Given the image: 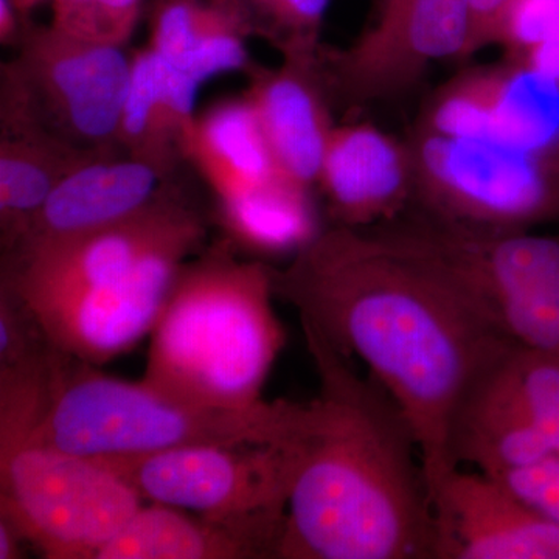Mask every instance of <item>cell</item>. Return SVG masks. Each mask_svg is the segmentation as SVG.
<instances>
[{
    "label": "cell",
    "instance_id": "obj_1",
    "mask_svg": "<svg viewBox=\"0 0 559 559\" xmlns=\"http://www.w3.org/2000/svg\"><path fill=\"white\" fill-rule=\"evenodd\" d=\"M275 296L301 325L358 358L407 419L430 500L455 468L451 429L489 360L509 344L466 294L380 226L319 230L285 270Z\"/></svg>",
    "mask_w": 559,
    "mask_h": 559
},
{
    "label": "cell",
    "instance_id": "obj_2",
    "mask_svg": "<svg viewBox=\"0 0 559 559\" xmlns=\"http://www.w3.org/2000/svg\"><path fill=\"white\" fill-rule=\"evenodd\" d=\"M318 395L283 441L289 480L280 559H436L421 452L388 392L301 325Z\"/></svg>",
    "mask_w": 559,
    "mask_h": 559
},
{
    "label": "cell",
    "instance_id": "obj_3",
    "mask_svg": "<svg viewBox=\"0 0 559 559\" xmlns=\"http://www.w3.org/2000/svg\"><path fill=\"white\" fill-rule=\"evenodd\" d=\"M274 299L271 266L229 245L187 261L151 331L142 380L201 406H259L285 345Z\"/></svg>",
    "mask_w": 559,
    "mask_h": 559
},
{
    "label": "cell",
    "instance_id": "obj_4",
    "mask_svg": "<svg viewBox=\"0 0 559 559\" xmlns=\"http://www.w3.org/2000/svg\"><path fill=\"white\" fill-rule=\"evenodd\" d=\"M299 414L300 401L289 400H264L248 409L201 406L143 380L109 377L58 349L35 432L61 450L108 460L193 444L283 443Z\"/></svg>",
    "mask_w": 559,
    "mask_h": 559
},
{
    "label": "cell",
    "instance_id": "obj_5",
    "mask_svg": "<svg viewBox=\"0 0 559 559\" xmlns=\"http://www.w3.org/2000/svg\"><path fill=\"white\" fill-rule=\"evenodd\" d=\"M39 419L0 423V516L50 559H97L143 506L98 459L36 436Z\"/></svg>",
    "mask_w": 559,
    "mask_h": 559
},
{
    "label": "cell",
    "instance_id": "obj_6",
    "mask_svg": "<svg viewBox=\"0 0 559 559\" xmlns=\"http://www.w3.org/2000/svg\"><path fill=\"white\" fill-rule=\"evenodd\" d=\"M180 153L215 194L230 242L264 255H294L318 235L310 190L280 168L248 98L194 117Z\"/></svg>",
    "mask_w": 559,
    "mask_h": 559
},
{
    "label": "cell",
    "instance_id": "obj_7",
    "mask_svg": "<svg viewBox=\"0 0 559 559\" xmlns=\"http://www.w3.org/2000/svg\"><path fill=\"white\" fill-rule=\"evenodd\" d=\"M419 210L489 230L559 219V164L488 140L419 132L411 151Z\"/></svg>",
    "mask_w": 559,
    "mask_h": 559
},
{
    "label": "cell",
    "instance_id": "obj_8",
    "mask_svg": "<svg viewBox=\"0 0 559 559\" xmlns=\"http://www.w3.org/2000/svg\"><path fill=\"white\" fill-rule=\"evenodd\" d=\"M450 452L492 477L558 455L559 359L509 342L460 404Z\"/></svg>",
    "mask_w": 559,
    "mask_h": 559
},
{
    "label": "cell",
    "instance_id": "obj_9",
    "mask_svg": "<svg viewBox=\"0 0 559 559\" xmlns=\"http://www.w3.org/2000/svg\"><path fill=\"white\" fill-rule=\"evenodd\" d=\"M131 58L120 47L70 38L49 27L28 33L3 87L66 142L109 153L119 146Z\"/></svg>",
    "mask_w": 559,
    "mask_h": 559
},
{
    "label": "cell",
    "instance_id": "obj_10",
    "mask_svg": "<svg viewBox=\"0 0 559 559\" xmlns=\"http://www.w3.org/2000/svg\"><path fill=\"white\" fill-rule=\"evenodd\" d=\"M102 462L151 503L218 520L283 521L285 514V443L193 444Z\"/></svg>",
    "mask_w": 559,
    "mask_h": 559
},
{
    "label": "cell",
    "instance_id": "obj_11",
    "mask_svg": "<svg viewBox=\"0 0 559 559\" xmlns=\"http://www.w3.org/2000/svg\"><path fill=\"white\" fill-rule=\"evenodd\" d=\"M167 190L130 219L57 245L11 253L3 264L2 283L36 311L76 294L117 285L175 242L202 241L204 223L197 210Z\"/></svg>",
    "mask_w": 559,
    "mask_h": 559
},
{
    "label": "cell",
    "instance_id": "obj_12",
    "mask_svg": "<svg viewBox=\"0 0 559 559\" xmlns=\"http://www.w3.org/2000/svg\"><path fill=\"white\" fill-rule=\"evenodd\" d=\"M201 241H179L151 255L130 277L32 311L55 348L103 366L148 336L179 271Z\"/></svg>",
    "mask_w": 559,
    "mask_h": 559
},
{
    "label": "cell",
    "instance_id": "obj_13",
    "mask_svg": "<svg viewBox=\"0 0 559 559\" xmlns=\"http://www.w3.org/2000/svg\"><path fill=\"white\" fill-rule=\"evenodd\" d=\"M468 0H384L380 20L334 62L337 90L362 102L406 90L432 62L471 53Z\"/></svg>",
    "mask_w": 559,
    "mask_h": 559
},
{
    "label": "cell",
    "instance_id": "obj_14",
    "mask_svg": "<svg viewBox=\"0 0 559 559\" xmlns=\"http://www.w3.org/2000/svg\"><path fill=\"white\" fill-rule=\"evenodd\" d=\"M436 559H559V525L481 471L455 466L432 495Z\"/></svg>",
    "mask_w": 559,
    "mask_h": 559
},
{
    "label": "cell",
    "instance_id": "obj_15",
    "mask_svg": "<svg viewBox=\"0 0 559 559\" xmlns=\"http://www.w3.org/2000/svg\"><path fill=\"white\" fill-rule=\"evenodd\" d=\"M168 168L106 153L58 183L11 253L57 245L119 224L150 207L165 191Z\"/></svg>",
    "mask_w": 559,
    "mask_h": 559
},
{
    "label": "cell",
    "instance_id": "obj_16",
    "mask_svg": "<svg viewBox=\"0 0 559 559\" xmlns=\"http://www.w3.org/2000/svg\"><path fill=\"white\" fill-rule=\"evenodd\" d=\"M318 182L337 224L380 226L406 212L414 190L411 151L370 124L333 127Z\"/></svg>",
    "mask_w": 559,
    "mask_h": 559
},
{
    "label": "cell",
    "instance_id": "obj_17",
    "mask_svg": "<svg viewBox=\"0 0 559 559\" xmlns=\"http://www.w3.org/2000/svg\"><path fill=\"white\" fill-rule=\"evenodd\" d=\"M282 520H218L151 503L103 547L97 559L277 558Z\"/></svg>",
    "mask_w": 559,
    "mask_h": 559
},
{
    "label": "cell",
    "instance_id": "obj_18",
    "mask_svg": "<svg viewBox=\"0 0 559 559\" xmlns=\"http://www.w3.org/2000/svg\"><path fill=\"white\" fill-rule=\"evenodd\" d=\"M102 154L106 153L79 148L58 138L20 98L2 92L0 229L7 252L16 248L58 183Z\"/></svg>",
    "mask_w": 559,
    "mask_h": 559
},
{
    "label": "cell",
    "instance_id": "obj_19",
    "mask_svg": "<svg viewBox=\"0 0 559 559\" xmlns=\"http://www.w3.org/2000/svg\"><path fill=\"white\" fill-rule=\"evenodd\" d=\"M308 57L293 53V60L282 69L261 73L246 98L280 168L310 190L319 180L333 127L307 68Z\"/></svg>",
    "mask_w": 559,
    "mask_h": 559
},
{
    "label": "cell",
    "instance_id": "obj_20",
    "mask_svg": "<svg viewBox=\"0 0 559 559\" xmlns=\"http://www.w3.org/2000/svg\"><path fill=\"white\" fill-rule=\"evenodd\" d=\"M200 87L150 47L139 51L131 58L119 146L130 156L170 167L173 154L180 151L183 131L197 117Z\"/></svg>",
    "mask_w": 559,
    "mask_h": 559
},
{
    "label": "cell",
    "instance_id": "obj_21",
    "mask_svg": "<svg viewBox=\"0 0 559 559\" xmlns=\"http://www.w3.org/2000/svg\"><path fill=\"white\" fill-rule=\"evenodd\" d=\"M245 28L230 7L171 0L154 20L148 47L202 86L213 76L248 66Z\"/></svg>",
    "mask_w": 559,
    "mask_h": 559
},
{
    "label": "cell",
    "instance_id": "obj_22",
    "mask_svg": "<svg viewBox=\"0 0 559 559\" xmlns=\"http://www.w3.org/2000/svg\"><path fill=\"white\" fill-rule=\"evenodd\" d=\"M488 140L535 156L559 151V83L528 66L479 73Z\"/></svg>",
    "mask_w": 559,
    "mask_h": 559
},
{
    "label": "cell",
    "instance_id": "obj_23",
    "mask_svg": "<svg viewBox=\"0 0 559 559\" xmlns=\"http://www.w3.org/2000/svg\"><path fill=\"white\" fill-rule=\"evenodd\" d=\"M139 14L140 0H51L50 27L84 43L123 49Z\"/></svg>",
    "mask_w": 559,
    "mask_h": 559
},
{
    "label": "cell",
    "instance_id": "obj_24",
    "mask_svg": "<svg viewBox=\"0 0 559 559\" xmlns=\"http://www.w3.org/2000/svg\"><path fill=\"white\" fill-rule=\"evenodd\" d=\"M485 319L511 344L559 359V286L491 305Z\"/></svg>",
    "mask_w": 559,
    "mask_h": 559
},
{
    "label": "cell",
    "instance_id": "obj_25",
    "mask_svg": "<svg viewBox=\"0 0 559 559\" xmlns=\"http://www.w3.org/2000/svg\"><path fill=\"white\" fill-rule=\"evenodd\" d=\"M270 27L288 38L293 53H308L331 0H248Z\"/></svg>",
    "mask_w": 559,
    "mask_h": 559
},
{
    "label": "cell",
    "instance_id": "obj_26",
    "mask_svg": "<svg viewBox=\"0 0 559 559\" xmlns=\"http://www.w3.org/2000/svg\"><path fill=\"white\" fill-rule=\"evenodd\" d=\"M559 33V0H514L499 43L518 58Z\"/></svg>",
    "mask_w": 559,
    "mask_h": 559
},
{
    "label": "cell",
    "instance_id": "obj_27",
    "mask_svg": "<svg viewBox=\"0 0 559 559\" xmlns=\"http://www.w3.org/2000/svg\"><path fill=\"white\" fill-rule=\"evenodd\" d=\"M496 479L559 525V454Z\"/></svg>",
    "mask_w": 559,
    "mask_h": 559
},
{
    "label": "cell",
    "instance_id": "obj_28",
    "mask_svg": "<svg viewBox=\"0 0 559 559\" xmlns=\"http://www.w3.org/2000/svg\"><path fill=\"white\" fill-rule=\"evenodd\" d=\"M514 0H468L471 25V53L499 43L507 14Z\"/></svg>",
    "mask_w": 559,
    "mask_h": 559
},
{
    "label": "cell",
    "instance_id": "obj_29",
    "mask_svg": "<svg viewBox=\"0 0 559 559\" xmlns=\"http://www.w3.org/2000/svg\"><path fill=\"white\" fill-rule=\"evenodd\" d=\"M25 539L22 538L16 527L7 521L5 518L0 516V559H20L24 557L22 544Z\"/></svg>",
    "mask_w": 559,
    "mask_h": 559
},
{
    "label": "cell",
    "instance_id": "obj_30",
    "mask_svg": "<svg viewBox=\"0 0 559 559\" xmlns=\"http://www.w3.org/2000/svg\"><path fill=\"white\" fill-rule=\"evenodd\" d=\"M17 11L13 0H0V39L11 43L17 35Z\"/></svg>",
    "mask_w": 559,
    "mask_h": 559
},
{
    "label": "cell",
    "instance_id": "obj_31",
    "mask_svg": "<svg viewBox=\"0 0 559 559\" xmlns=\"http://www.w3.org/2000/svg\"><path fill=\"white\" fill-rule=\"evenodd\" d=\"M43 2L44 0H13L14 5L21 13H27V11L36 9Z\"/></svg>",
    "mask_w": 559,
    "mask_h": 559
},
{
    "label": "cell",
    "instance_id": "obj_32",
    "mask_svg": "<svg viewBox=\"0 0 559 559\" xmlns=\"http://www.w3.org/2000/svg\"><path fill=\"white\" fill-rule=\"evenodd\" d=\"M555 157H557V160L559 162V151L557 154H555Z\"/></svg>",
    "mask_w": 559,
    "mask_h": 559
}]
</instances>
